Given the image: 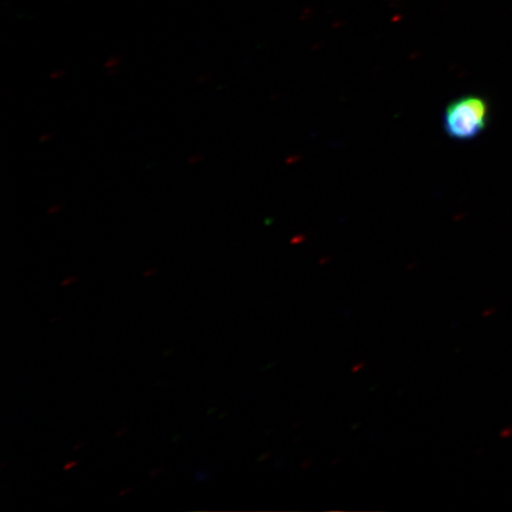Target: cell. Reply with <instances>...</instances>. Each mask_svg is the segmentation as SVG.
Returning a JSON list of instances; mask_svg holds the SVG:
<instances>
[{"label": "cell", "mask_w": 512, "mask_h": 512, "mask_svg": "<svg viewBox=\"0 0 512 512\" xmlns=\"http://www.w3.org/2000/svg\"><path fill=\"white\" fill-rule=\"evenodd\" d=\"M490 110L482 96L464 95L446 107L444 127L448 137L466 142L488 127Z\"/></svg>", "instance_id": "cell-1"}]
</instances>
